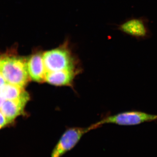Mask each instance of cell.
<instances>
[{
	"label": "cell",
	"mask_w": 157,
	"mask_h": 157,
	"mask_svg": "<svg viewBox=\"0 0 157 157\" xmlns=\"http://www.w3.org/2000/svg\"><path fill=\"white\" fill-rule=\"evenodd\" d=\"M6 83V81L2 75L0 73V89Z\"/></svg>",
	"instance_id": "11"
},
{
	"label": "cell",
	"mask_w": 157,
	"mask_h": 157,
	"mask_svg": "<svg viewBox=\"0 0 157 157\" xmlns=\"http://www.w3.org/2000/svg\"><path fill=\"white\" fill-rule=\"evenodd\" d=\"M157 121V115L140 111H128L109 116L95 123L98 128L105 124L122 126H133L145 122Z\"/></svg>",
	"instance_id": "4"
},
{
	"label": "cell",
	"mask_w": 157,
	"mask_h": 157,
	"mask_svg": "<svg viewBox=\"0 0 157 157\" xmlns=\"http://www.w3.org/2000/svg\"><path fill=\"white\" fill-rule=\"evenodd\" d=\"M28 71L31 80L39 83L45 82L46 71L43 53L35 52L27 59Z\"/></svg>",
	"instance_id": "7"
},
{
	"label": "cell",
	"mask_w": 157,
	"mask_h": 157,
	"mask_svg": "<svg viewBox=\"0 0 157 157\" xmlns=\"http://www.w3.org/2000/svg\"><path fill=\"white\" fill-rule=\"evenodd\" d=\"M26 92L24 88L7 82L0 89V94L5 100L18 99Z\"/></svg>",
	"instance_id": "9"
},
{
	"label": "cell",
	"mask_w": 157,
	"mask_h": 157,
	"mask_svg": "<svg viewBox=\"0 0 157 157\" xmlns=\"http://www.w3.org/2000/svg\"><path fill=\"white\" fill-rule=\"evenodd\" d=\"M3 56H0V67H1V62H2V59Z\"/></svg>",
	"instance_id": "13"
},
{
	"label": "cell",
	"mask_w": 157,
	"mask_h": 157,
	"mask_svg": "<svg viewBox=\"0 0 157 157\" xmlns=\"http://www.w3.org/2000/svg\"><path fill=\"white\" fill-rule=\"evenodd\" d=\"M78 71L71 70H62L47 72L45 82L56 86H67L73 83Z\"/></svg>",
	"instance_id": "8"
},
{
	"label": "cell",
	"mask_w": 157,
	"mask_h": 157,
	"mask_svg": "<svg viewBox=\"0 0 157 157\" xmlns=\"http://www.w3.org/2000/svg\"><path fill=\"white\" fill-rule=\"evenodd\" d=\"M0 73L6 82L21 87H25L30 80L27 59L11 54L3 55Z\"/></svg>",
	"instance_id": "1"
},
{
	"label": "cell",
	"mask_w": 157,
	"mask_h": 157,
	"mask_svg": "<svg viewBox=\"0 0 157 157\" xmlns=\"http://www.w3.org/2000/svg\"><path fill=\"white\" fill-rule=\"evenodd\" d=\"M116 29L124 35L137 41L147 40L152 36L148 19L144 16L127 18L117 25Z\"/></svg>",
	"instance_id": "5"
},
{
	"label": "cell",
	"mask_w": 157,
	"mask_h": 157,
	"mask_svg": "<svg viewBox=\"0 0 157 157\" xmlns=\"http://www.w3.org/2000/svg\"><path fill=\"white\" fill-rule=\"evenodd\" d=\"M46 71L71 70L78 71L77 63L67 43L43 53Z\"/></svg>",
	"instance_id": "2"
},
{
	"label": "cell",
	"mask_w": 157,
	"mask_h": 157,
	"mask_svg": "<svg viewBox=\"0 0 157 157\" xmlns=\"http://www.w3.org/2000/svg\"><path fill=\"white\" fill-rule=\"evenodd\" d=\"M95 124L89 127H73L67 129L57 142L51 154V157H62L74 148L83 135L98 128Z\"/></svg>",
	"instance_id": "3"
},
{
	"label": "cell",
	"mask_w": 157,
	"mask_h": 157,
	"mask_svg": "<svg viewBox=\"0 0 157 157\" xmlns=\"http://www.w3.org/2000/svg\"><path fill=\"white\" fill-rule=\"evenodd\" d=\"M30 98L29 94L26 92L18 99L5 100L0 111L8 120L9 124L13 122L17 117L24 114L26 105Z\"/></svg>",
	"instance_id": "6"
},
{
	"label": "cell",
	"mask_w": 157,
	"mask_h": 157,
	"mask_svg": "<svg viewBox=\"0 0 157 157\" xmlns=\"http://www.w3.org/2000/svg\"><path fill=\"white\" fill-rule=\"evenodd\" d=\"M5 101V99L3 98L2 96L0 94V109H1V107H2V105Z\"/></svg>",
	"instance_id": "12"
},
{
	"label": "cell",
	"mask_w": 157,
	"mask_h": 157,
	"mask_svg": "<svg viewBox=\"0 0 157 157\" xmlns=\"http://www.w3.org/2000/svg\"><path fill=\"white\" fill-rule=\"evenodd\" d=\"M9 124V123L8 121V120L0 111V129L4 128Z\"/></svg>",
	"instance_id": "10"
}]
</instances>
